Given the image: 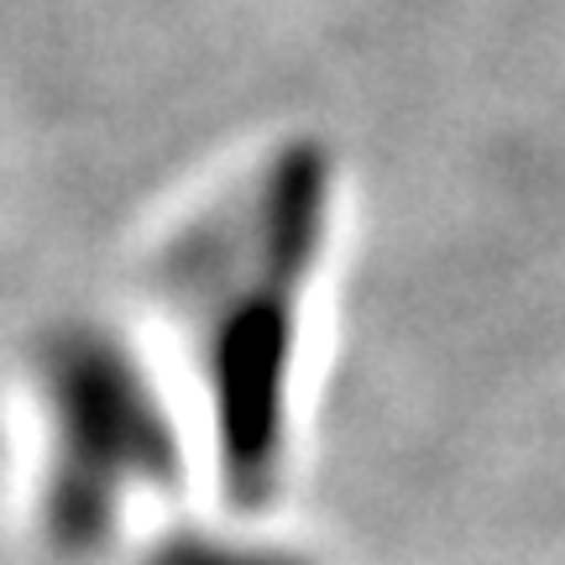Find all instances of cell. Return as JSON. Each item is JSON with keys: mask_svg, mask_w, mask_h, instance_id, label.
<instances>
[{"mask_svg": "<svg viewBox=\"0 0 565 565\" xmlns=\"http://www.w3.org/2000/svg\"><path fill=\"white\" fill-rule=\"evenodd\" d=\"M324 221L330 162L299 141L168 257V299L200 324L221 477L242 508H267L282 487L294 345Z\"/></svg>", "mask_w": 565, "mask_h": 565, "instance_id": "1", "label": "cell"}, {"mask_svg": "<svg viewBox=\"0 0 565 565\" xmlns=\"http://www.w3.org/2000/svg\"><path fill=\"white\" fill-rule=\"evenodd\" d=\"M47 471L42 534L53 555H100L137 492L173 487L179 435L152 377L110 330H63L42 351Z\"/></svg>", "mask_w": 565, "mask_h": 565, "instance_id": "2", "label": "cell"}, {"mask_svg": "<svg viewBox=\"0 0 565 565\" xmlns=\"http://www.w3.org/2000/svg\"><path fill=\"white\" fill-rule=\"evenodd\" d=\"M147 565H303V561L267 545H236V540H210V534H173V540H162V550H152Z\"/></svg>", "mask_w": 565, "mask_h": 565, "instance_id": "3", "label": "cell"}]
</instances>
